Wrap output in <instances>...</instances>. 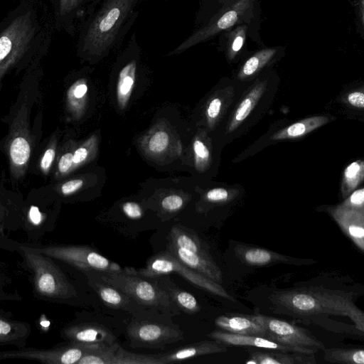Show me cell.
Returning a JSON list of instances; mask_svg holds the SVG:
<instances>
[{"mask_svg":"<svg viewBox=\"0 0 364 364\" xmlns=\"http://www.w3.org/2000/svg\"><path fill=\"white\" fill-rule=\"evenodd\" d=\"M105 282L118 288L144 309H151L168 316L180 314L166 291L161 289L156 278L122 272H97Z\"/></svg>","mask_w":364,"mask_h":364,"instance_id":"cell-1","label":"cell"},{"mask_svg":"<svg viewBox=\"0 0 364 364\" xmlns=\"http://www.w3.org/2000/svg\"><path fill=\"white\" fill-rule=\"evenodd\" d=\"M135 2L136 0H108L89 27L83 51L95 57L109 48Z\"/></svg>","mask_w":364,"mask_h":364,"instance_id":"cell-2","label":"cell"},{"mask_svg":"<svg viewBox=\"0 0 364 364\" xmlns=\"http://www.w3.org/2000/svg\"><path fill=\"white\" fill-rule=\"evenodd\" d=\"M124 269L127 272L149 278L176 273L202 289L234 301V298L229 295L219 283L190 269L166 250L151 256L144 268L124 267Z\"/></svg>","mask_w":364,"mask_h":364,"instance_id":"cell-3","label":"cell"},{"mask_svg":"<svg viewBox=\"0 0 364 364\" xmlns=\"http://www.w3.org/2000/svg\"><path fill=\"white\" fill-rule=\"evenodd\" d=\"M134 317L126 328L132 348H160L183 339V333L177 325L156 320Z\"/></svg>","mask_w":364,"mask_h":364,"instance_id":"cell-4","label":"cell"},{"mask_svg":"<svg viewBox=\"0 0 364 364\" xmlns=\"http://www.w3.org/2000/svg\"><path fill=\"white\" fill-rule=\"evenodd\" d=\"M30 13L15 18L0 35V80L27 50L34 35Z\"/></svg>","mask_w":364,"mask_h":364,"instance_id":"cell-5","label":"cell"},{"mask_svg":"<svg viewBox=\"0 0 364 364\" xmlns=\"http://www.w3.org/2000/svg\"><path fill=\"white\" fill-rule=\"evenodd\" d=\"M267 333V338L283 345L324 350L323 344L307 330L264 315L252 316Z\"/></svg>","mask_w":364,"mask_h":364,"instance_id":"cell-6","label":"cell"},{"mask_svg":"<svg viewBox=\"0 0 364 364\" xmlns=\"http://www.w3.org/2000/svg\"><path fill=\"white\" fill-rule=\"evenodd\" d=\"M77 364H160V362L158 355L132 353L114 342L95 347L84 355Z\"/></svg>","mask_w":364,"mask_h":364,"instance_id":"cell-7","label":"cell"},{"mask_svg":"<svg viewBox=\"0 0 364 364\" xmlns=\"http://www.w3.org/2000/svg\"><path fill=\"white\" fill-rule=\"evenodd\" d=\"M55 255L84 272H122L124 268L87 246L58 248Z\"/></svg>","mask_w":364,"mask_h":364,"instance_id":"cell-8","label":"cell"},{"mask_svg":"<svg viewBox=\"0 0 364 364\" xmlns=\"http://www.w3.org/2000/svg\"><path fill=\"white\" fill-rule=\"evenodd\" d=\"M250 2V0L237 1L232 8L215 17L206 26L192 33L170 54L181 53L220 31L231 27L237 22L240 14L247 9Z\"/></svg>","mask_w":364,"mask_h":364,"instance_id":"cell-9","label":"cell"},{"mask_svg":"<svg viewBox=\"0 0 364 364\" xmlns=\"http://www.w3.org/2000/svg\"><path fill=\"white\" fill-rule=\"evenodd\" d=\"M208 336L225 345L253 346L267 350L299 353L307 355H314L318 351L315 348L283 345L264 336L235 334L222 330L213 331Z\"/></svg>","mask_w":364,"mask_h":364,"instance_id":"cell-10","label":"cell"},{"mask_svg":"<svg viewBox=\"0 0 364 364\" xmlns=\"http://www.w3.org/2000/svg\"><path fill=\"white\" fill-rule=\"evenodd\" d=\"M89 285L109 308L129 311L133 314L142 313L146 309L140 306L118 288L102 280L96 271L87 272Z\"/></svg>","mask_w":364,"mask_h":364,"instance_id":"cell-11","label":"cell"},{"mask_svg":"<svg viewBox=\"0 0 364 364\" xmlns=\"http://www.w3.org/2000/svg\"><path fill=\"white\" fill-rule=\"evenodd\" d=\"M331 216L343 232L361 250H364V211L341 204L329 209Z\"/></svg>","mask_w":364,"mask_h":364,"instance_id":"cell-12","label":"cell"},{"mask_svg":"<svg viewBox=\"0 0 364 364\" xmlns=\"http://www.w3.org/2000/svg\"><path fill=\"white\" fill-rule=\"evenodd\" d=\"M166 250L181 263L217 282H222V273L211 257H205L168 242Z\"/></svg>","mask_w":364,"mask_h":364,"instance_id":"cell-13","label":"cell"},{"mask_svg":"<svg viewBox=\"0 0 364 364\" xmlns=\"http://www.w3.org/2000/svg\"><path fill=\"white\" fill-rule=\"evenodd\" d=\"M66 336L73 344L109 346L116 340L112 332L97 323H85L70 327Z\"/></svg>","mask_w":364,"mask_h":364,"instance_id":"cell-14","label":"cell"},{"mask_svg":"<svg viewBox=\"0 0 364 364\" xmlns=\"http://www.w3.org/2000/svg\"><path fill=\"white\" fill-rule=\"evenodd\" d=\"M227 350L225 344L218 341H203L158 355L160 364H166L200 355L223 353Z\"/></svg>","mask_w":364,"mask_h":364,"instance_id":"cell-15","label":"cell"},{"mask_svg":"<svg viewBox=\"0 0 364 364\" xmlns=\"http://www.w3.org/2000/svg\"><path fill=\"white\" fill-rule=\"evenodd\" d=\"M215 323L220 330L226 332L267 338L264 328L252 316H220L215 318Z\"/></svg>","mask_w":364,"mask_h":364,"instance_id":"cell-16","label":"cell"},{"mask_svg":"<svg viewBox=\"0 0 364 364\" xmlns=\"http://www.w3.org/2000/svg\"><path fill=\"white\" fill-rule=\"evenodd\" d=\"M247 363L255 364H315L314 355L284 352L274 350L256 351Z\"/></svg>","mask_w":364,"mask_h":364,"instance_id":"cell-17","label":"cell"},{"mask_svg":"<svg viewBox=\"0 0 364 364\" xmlns=\"http://www.w3.org/2000/svg\"><path fill=\"white\" fill-rule=\"evenodd\" d=\"M159 286L166 291L172 301L180 311L193 314L200 310V306L193 295L168 283L167 277L161 276L154 277Z\"/></svg>","mask_w":364,"mask_h":364,"instance_id":"cell-18","label":"cell"},{"mask_svg":"<svg viewBox=\"0 0 364 364\" xmlns=\"http://www.w3.org/2000/svg\"><path fill=\"white\" fill-rule=\"evenodd\" d=\"M328 120V118L325 116L308 117L274 133L270 139L282 140L300 138L326 124Z\"/></svg>","mask_w":364,"mask_h":364,"instance_id":"cell-19","label":"cell"},{"mask_svg":"<svg viewBox=\"0 0 364 364\" xmlns=\"http://www.w3.org/2000/svg\"><path fill=\"white\" fill-rule=\"evenodd\" d=\"M266 81L255 85L240 103L230 122L228 132L236 129L247 117L266 90Z\"/></svg>","mask_w":364,"mask_h":364,"instance_id":"cell-20","label":"cell"},{"mask_svg":"<svg viewBox=\"0 0 364 364\" xmlns=\"http://www.w3.org/2000/svg\"><path fill=\"white\" fill-rule=\"evenodd\" d=\"M240 258L252 265L262 266L277 262H291V259L276 252L259 247H240L237 250Z\"/></svg>","mask_w":364,"mask_h":364,"instance_id":"cell-21","label":"cell"},{"mask_svg":"<svg viewBox=\"0 0 364 364\" xmlns=\"http://www.w3.org/2000/svg\"><path fill=\"white\" fill-rule=\"evenodd\" d=\"M11 167L16 174L23 173L31 155V146L27 137L17 134L9 146Z\"/></svg>","mask_w":364,"mask_h":364,"instance_id":"cell-22","label":"cell"},{"mask_svg":"<svg viewBox=\"0 0 364 364\" xmlns=\"http://www.w3.org/2000/svg\"><path fill=\"white\" fill-rule=\"evenodd\" d=\"M136 63L131 62L119 73L117 85V97L119 105L124 108L129 101L134 85Z\"/></svg>","mask_w":364,"mask_h":364,"instance_id":"cell-23","label":"cell"},{"mask_svg":"<svg viewBox=\"0 0 364 364\" xmlns=\"http://www.w3.org/2000/svg\"><path fill=\"white\" fill-rule=\"evenodd\" d=\"M323 350V358L326 361L343 364H364L363 349L333 348Z\"/></svg>","mask_w":364,"mask_h":364,"instance_id":"cell-24","label":"cell"},{"mask_svg":"<svg viewBox=\"0 0 364 364\" xmlns=\"http://www.w3.org/2000/svg\"><path fill=\"white\" fill-rule=\"evenodd\" d=\"M364 178V162L361 160L355 161L349 164L344 170L341 184L343 198L348 197Z\"/></svg>","mask_w":364,"mask_h":364,"instance_id":"cell-25","label":"cell"},{"mask_svg":"<svg viewBox=\"0 0 364 364\" xmlns=\"http://www.w3.org/2000/svg\"><path fill=\"white\" fill-rule=\"evenodd\" d=\"M275 53V49L267 48L255 53L245 63L238 74V78L242 80L253 75L270 60Z\"/></svg>","mask_w":364,"mask_h":364,"instance_id":"cell-26","label":"cell"},{"mask_svg":"<svg viewBox=\"0 0 364 364\" xmlns=\"http://www.w3.org/2000/svg\"><path fill=\"white\" fill-rule=\"evenodd\" d=\"M168 142V134L166 132L158 131L150 138L149 150L153 153H161L167 148Z\"/></svg>","mask_w":364,"mask_h":364,"instance_id":"cell-27","label":"cell"},{"mask_svg":"<svg viewBox=\"0 0 364 364\" xmlns=\"http://www.w3.org/2000/svg\"><path fill=\"white\" fill-rule=\"evenodd\" d=\"M183 205L184 200L178 195L167 196L161 201V209L169 213L179 211Z\"/></svg>","mask_w":364,"mask_h":364,"instance_id":"cell-28","label":"cell"},{"mask_svg":"<svg viewBox=\"0 0 364 364\" xmlns=\"http://www.w3.org/2000/svg\"><path fill=\"white\" fill-rule=\"evenodd\" d=\"M341 205L364 211V188H361L354 190Z\"/></svg>","mask_w":364,"mask_h":364,"instance_id":"cell-29","label":"cell"},{"mask_svg":"<svg viewBox=\"0 0 364 364\" xmlns=\"http://www.w3.org/2000/svg\"><path fill=\"white\" fill-rule=\"evenodd\" d=\"M245 38V28H240L234 32L228 47V55L230 58L241 49Z\"/></svg>","mask_w":364,"mask_h":364,"instance_id":"cell-30","label":"cell"},{"mask_svg":"<svg viewBox=\"0 0 364 364\" xmlns=\"http://www.w3.org/2000/svg\"><path fill=\"white\" fill-rule=\"evenodd\" d=\"M193 151L197 164L198 166L206 164L209 159L210 152L205 144L199 139L195 140Z\"/></svg>","mask_w":364,"mask_h":364,"instance_id":"cell-31","label":"cell"},{"mask_svg":"<svg viewBox=\"0 0 364 364\" xmlns=\"http://www.w3.org/2000/svg\"><path fill=\"white\" fill-rule=\"evenodd\" d=\"M122 210L127 217L132 220L139 219L143 215L141 206L135 202L124 203L122 205Z\"/></svg>","mask_w":364,"mask_h":364,"instance_id":"cell-32","label":"cell"},{"mask_svg":"<svg viewBox=\"0 0 364 364\" xmlns=\"http://www.w3.org/2000/svg\"><path fill=\"white\" fill-rule=\"evenodd\" d=\"M55 156V149L53 146L48 147L44 152L41 160V168L44 173L50 169Z\"/></svg>","mask_w":364,"mask_h":364,"instance_id":"cell-33","label":"cell"},{"mask_svg":"<svg viewBox=\"0 0 364 364\" xmlns=\"http://www.w3.org/2000/svg\"><path fill=\"white\" fill-rule=\"evenodd\" d=\"M73 154L68 152L61 156L58 164V169L60 174L67 173L73 166Z\"/></svg>","mask_w":364,"mask_h":364,"instance_id":"cell-34","label":"cell"},{"mask_svg":"<svg viewBox=\"0 0 364 364\" xmlns=\"http://www.w3.org/2000/svg\"><path fill=\"white\" fill-rule=\"evenodd\" d=\"M229 196L227 190L222 188H216L210 190L206 193V198L211 202H221L226 200Z\"/></svg>","mask_w":364,"mask_h":364,"instance_id":"cell-35","label":"cell"},{"mask_svg":"<svg viewBox=\"0 0 364 364\" xmlns=\"http://www.w3.org/2000/svg\"><path fill=\"white\" fill-rule=\"evenodd\" d=\"M221 107L222 101L218 97H215L210 102L207 108V115L209 120H214L218 117Z\"/></svg>","mask_w":364,"mask_h":364,"instance_id":"cell-36","label":"cell"},{"mask_svg":"<svg viewBox=\"0 0 364 364\" xmlns=\"http://www.w3.org/2000/svg\"><path fill=\"white\" fill-rule=\"evenodd\" d=\"M82 185L83 181L81 179L70 180L61 186L60 191L64 195H70L78 191Z\"/></svg>","mask_w":364,"mask_h":364,"instance_id":"cell-37","label":"cell"},{"mask_svg":"<svg viewBox=\"0 0 364 364\" xmlns=\"http://www.w3.org/2000/svg\"><path fill=\"white\" fill-rule=\"evenodd\" d=\"M347 100L350 105L355 107L363 108L364 107V94L363 92H350L347 97Z\"/></svg>","mask_w":364,"mask_h":364,"instance_id":"cell-38","label":"cell"},{"mask_svg":"<svg viewBox=\"0 0 364 364\" xmlns=\"http://www.w3.org/2000/svg\"><path fill=\"white\" fill-rule=\"evenodd\" d=\"M89 150L85 146H80L73 153V166H77L82 164L88 156Z\"/></svg>","mask_w":364,"mask_h":364,"instance_id":"cell-39","label":"cell"},{"mask_svg":"<svg viewBox=\"0 0 364 364\" xmlns=\"http://www.w3.org/2000/svg\"><path fill=\"white\" fill-rule=\"evenodd\" d=\"M71 92L75 98H82L87 92V85L85 81L80 80L73 86Z\"/></svg>","mask_w":364,"mask_h":364,"instance_id":"cell-40","label":"cell"},{"mask_svg":"<svg viewBox=\"0 0 364 364\" xmlns=\"http://www.w3.org/2000/svg\"><path fill=\"white\" fill-rule=\"evenodd\" d=\"M82 0H60V12L65 14L75 8Z\"/></svg>","mask_w":364,"mask_h":364,"instance_id":"cell-41","label":"cell"},{"mask_svg":"<svg viewBox=\"0 0 364 364\" xmlns=\"http://www.w3.org/2000/svg\"><path fill=\"white\" fill-rule=\"evenodd\" d=\"M29 219L34 225H38L41 221V213L36 206H31L29 210Z\"/></svg>","mask_w":364,"mask_h":364,"instance_id":"cell-42","label":"cell"},{"mask_svg":"<svg viewBox=\"0 0 364 364\" xmlns=\"http://www.w3.org/2000/svg\"><path fill=\"white\" fill-rule=\"evenodd\" d=\"M11 331V326L10 325L0 320V335H5L9 333Z\"/></svg>","mask_w":364,"mask_h":364,"instance_id":"cell-43","label":"cell"}]
</instances>
